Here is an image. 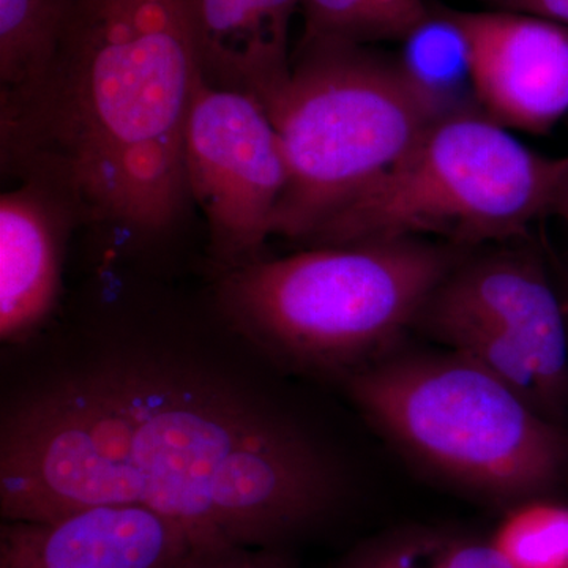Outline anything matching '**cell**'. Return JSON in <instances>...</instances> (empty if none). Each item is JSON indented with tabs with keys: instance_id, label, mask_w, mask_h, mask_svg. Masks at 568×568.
<instances>
[{
	"instance_id": "30bf717a",
	"label": "cell",
	"mask_w": 568,
	"mask_h": 568,
	"mask_svg": "<svg viewBox=\"0 0 568 568\" xmlns=\"http://www.w3.org/2000/svg\"><path fill=\"white\" fill-rule=\"evenodd\" d=\"M200 540L140 506L82 508L50 521H6L0 568H183Z\"/></svg>"
},
{
	"instance_id": "ba28073f",
	"label": "cell",
	"mask_w": 568,
	"mask_h": 568,
	"mask_svg": "<svg viewBox=\"0 0 568 568\" xmlns=\"http://www.w3.org/2000/svg\"><path fill=\"white\" fill-rule=\"evenodd\" d=\"M185 181L203 211L222 274L260 260L274 235L286 163L267 110L201 77L186 122Z\"/></svg>"
},
{
	"instance_id": "ffe728a7",
	"label": "cell",
	"mask_w": 568,
	"mask_h": 568,
	"mask_svg": "<svg viewBox=\"0 0 568 568\" xmlns=\"http://www.w3.org/2000/svg\"><path fill=\"white\" fill-rule=\"evenodd\" d=\"M568 156V153H567ZM551 213L558 215L562 223L566 224L568 231V162L566 171L556 192L555 201H552Z\"/></svg>"
},
{
	"instance_id": "277c9868",
	"label": "cell",
	"mask_w": 568,
	"mask_h": 568,
	"mask_svg": "<svg viewBox=\"0 0 568 568\" xmlns=\"http://www.w3.org/2000/svg\"><path fill=\"white\" fill-rule=\"evenodd\" d=\"M265 110L287 173L274 235L301 242L454 112L398 59L345 43L298 44L290 80Z\"/></svg>"
},
{
	"instance_id": "e0dca14e",
	"label": "cell",
	"mask_w": 568,
	"mask_h": 568,
	"mask_svg": "<svg viewBox=\"0 0 568 568\" xmlns=\"http://www.w3.org/2000/svg\"><path fill=\"white\" fill-rule=\"evenodd\" d=\"M493 545L514 568H568V507L525 504L500 525Z\"/></svg>"
},
{
	"instance_id": "4fadbf2b",
	"label": "cell",
	"mask_w": 568,
	"mask_h": 568,
	"mask_svg": "<svg viewBox=\"0 0 568 568\" xmlns=\"http://www.w3.org/2000/svg\"><path fill=\"white\" fill-rule=\"evenodd\" d=\"M80 0H0V129L13 125L50 80Z\"/></svg>"
},
{
	"instance_id": "3957f363",
	"label": "cell",
	"mask_w": 568,
	"mask_h": 568,
	"mask_svg": "<svg viewBox=\"0 0 568 568\" xmlns=\"http://www.w3.org/2000/svg\"><path fill=\"white\" fill-rule=\"evenodd\" d=\"M452 264L422 239L312 246L224 272L219 302L231 327L280 364L346 377L416 323Z\"/></svg>"
},
{
	"instance_id": "d6986e66",
	"label": "cell",
	"mask_w": 568,
	"mask_h": 568,
	"mask_svg": "<svg viewBox=\"0 0 568 568\" xmlns=\"http://www.w3.org/2000/svg\"><path fill=\"white\" fill-rule=\"evenodd\" d=\"M495 9L521 11L568 26V0H487Z\"/></svg>"
},
{
	"instance_id": "8fae6325",
	"label": "cell",
	"mask_w": 568,
	"mask_h": 568,
	"mask_svg": "<svg viewBox=\"0 0 568 568\" xmlns=\"http://www.w3.org/2000/svg\"><path fill=\"white\" fill-rule=\"evenodd\" d=\"M50 186L29 179L0 197V336L20 342L61 291L62 211ZM70 209V207H69Z\"/></svg>"
},
{
	"instance_id": "52a82bcc",
	"label": "cell",
	"mask_w": 568,
	"mask_h": 568,
	"mask_svg": "<svg viewBox=\"0 0 568 568\" xmlns=\"http://www.w3.org/2000/svg\"><path fill=\"white\" fill-rule=\"evenodd\" d=\"M417 321L540 416L558 425L567 416V317L534 261L496 254L452 268Z\"/></svg>"
},
{
	"instance_id": "9a60e30c",
	"label": "cell",
	"mask_w": 568,
	"mask_h": 568,
	"mask_svg": "<svg viewBox=\"0 0 568 568\" xmlns=\"http://www.w3.org/2000/svg\"><path fill=\"white\" fill-rule=\"evenodd\" d=\"M301 44L405 40L432 11L426 0H302Z\"/></svg>"
},
{
	"instance_id": "9c48e42d",
	"label": "cell",
	"mask_w": 568,
	"mask_h": 568,
	"mask_svg": "<svg viewBox=\"0 0 568 568\" xmlns=\"http://www.w3.org/2000/svg\"><path fill=\"white\" fill-rule=\"evenodd\" d=\"M452 11L469 43L477 110L508 130L551 132L568 114V26L521 11Z\"/></svg>"
},
{
	"instance_id": "6da1fadb",
	"label": "cell",
	"mask_w": 568,
	"mask_h": 568,
	"mask_svg": "<svg viewBox=\"0 0 568 568\" xmlns=\"http://www.w3.org/2000/svg\"><path fill=\"white\" fill-rule=\"evenodd\" d=\"M308 437L233 384L144 354L112 355L29 392L3 417V521L140 506L204 545L263 548L334 503Z\"/></svg>"
},
{
	"instance_id": "8992f818",
	"label": "cell",
	"mask_w": 568,
	"mask_h": 568,
	"mask_svg": "<svg viewBox=\"0 0 568 568\" xmlns=\"http://www.w3.org/2000/svg\"><path fill=\"white\" fill-rule=\"evenodd\" d=\"M568 156L541 155L477 108L447 112L387 173L310 237L312 246L523 234L551 213Z\"/></svg>"
},
{
	"instance_id": "2e32d148",
	"label": "cell",
	"mask_w": 568,
	"mask_h": 568,
	"mask_svg": "<svg viewBox=\"0 0 568 568\" xmlns=\"http://www.w3.org/2000/svg\"><path fill=\"white\" fill-rule=\"evenodd\" d=\"M339 568H514L495 545L436 536L398 534L346 556Z\"/></svg>"
},
{
	"instance_id": "5bb4252c",
	"label": "cell",
	"mask_w": 568,
	"mask_h": 568,
	"mask_svg": "<svg viewBox=\"0 0 568 568\" xmlns=\"http://www.w3.org/2000/svg\"><path fill=\"white\" fill-rule=\"evenodd\" d=\"M399 63L436 102L448 111L467 110L463 100L470 84V51L466 33L448 7L432 3V11L405 40Z\"/></svg>"
},
{
	"instance_id": "5b68a950",
	"label": "cell",
	"mask_w": 568,
	"mask_h": 568,
	"mask_svg": "<svg viewBox=\"0 0 568 568\" xmlns=\"http://www.w3.org/2000/svg\"><path fill=\"white\" fill-rule=\"evenodd\" d=\"M345 379L375 428L462 487L530 499L567 473L566 432L462 355L373 362Z\"/></svg>"
},
{
	"instance_id": "7c38bea8",
	"label": "cell",
	"mask_w": 568,
	"mask_h": 568,
	"mask_svg": "<svg viewBox=\"0 0 568 568\" xmlns=\"http://www.w3.org/2000/svg\"><path fill=\"white\" fill-rule=\"evenodd\" d=\"M302 0H192L203 77L264 108L290 80V26Z\"/></svg>"
},
{
	"instance_id": "7a4b0ae2",
	"label": "cell",
	"mask_w": 568,
	"mask_h": 568,
	"mask_svg": "<svg viewBox=\"0 0 568 568\" xmlns=\"http://www.w3.org/2000/svg\"><path fill=\"white\" fill-rule=\"evenodd\" d=\"M201 77L192 0H80L39 99L2 130L3 163L95 222L162 231L190 196Z\"/></svg>"
},
{
	"instance_id": "ac0fdd59",
	"label": "cell",
	"mask_w": 568,
	"mask_h": 568,
	"mask_svg": "<svg viewBox=\"0 0 568 568\" xmlns=\"http://www.w3.org/2000/svg\"><path fill=\"white\" fill-rule=\"evenodd\" d=\"M183 568H290L263 548L244 545H200Z\"/></svg>"
}]
</instances>
